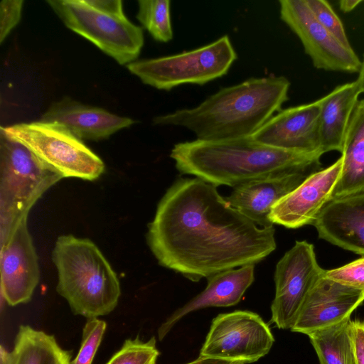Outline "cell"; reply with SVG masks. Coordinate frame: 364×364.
<instances>
[{
  "label": "cell",
  "mask_w": 364,
  "mask_h": 364,
  "mask_svg": "<svg viewBox=\"0 0 364 364\" xmlns=\"http://www.w3.org/2000/svg\"><path fill=\"white\" fill-rule=\"evenodd\" d=\"M11 353L14 364H68L72 358L54 336L28 325L19 326Z\"/></svg>",
  "instance_id": "cell-22"
},
{
  "label": "cell",
  "mask_w": 364,
  "mask_h": 364,
  "mask_svg": "<svg viewBox=\"0 0 364 364\" xmlns=\"http://www.w3.org/2000/svg\"><path fill=\"white\" fill-rule=\"evenodd\" d=\"M27 218L1 237V296L10 306L30 301L40 278Z\"/></svg>",
  "instance_id": "cell-12"
},
{
  "label": "cell",
  "mask_w": 364,
  "mask_h": 364,
  "mask_svg": "<svg viewBox=\"0 0 364 364\" xmlns=\"http://www.w3.org/2000/svg\"><path fill=\"white\" fill-rule=\"evenodd\" d=\"M323 154L279 149L252 136L176 144L170 157L176 168L216 186L232 188L244 183L296 169L320 165Z\"/></svg>",
  "instance_id": "cell-3"
},
{
  "label": "cell",
  "mask_w": 364,
  "mask_h": 364,
  "mask_svg": "<svg viewBox=\"0 0 364 364\" xmlns=\"http://www.w3.org/2000/svg\"><path fill=\"white\" fill-rule=\"evenodd\" d=\"M274 342L270 328L259 314L237 310L213 320L199 357L251 363L267 355Z\"/></svg>",
  "instance_id": "cell-9"
},
{
  "label": "cell",
  "mask_w": 364,
  "mask_h": 364,
  "mask_svg": "<svg viewBox=\"0 0 364 364\" xmlns=\"http://www.w3.org/2000/svg\"><path fill=\"white\" fill-rule=\"evenodd\" d=\"M280 18L301 41L314 66L320 70L358 73L361 61L315 18L305 0H280Z\"/></svg>",
  "instance_id": "cell-11"
},
{
  "label": "cell",
  "mask_w": 364,
  "mask_h": 364,
  "mask_svg": "<svg viewBox=\"0 0 364 364\" xmlns=\"http://www.w3.org/2000/svg\"><path fill=\"white\" fill-rule=\"evenodd\" d=\"M363 0H341L339 1V8L344 13L353 11Z\"/></svg>",
  "instance_id": "cell-32"
},
{
  "label": "cell",
  "mask_w": 364,
  "mask_h": 364,
  "mask_svg": "<svg viewBox=\"0 0 364 364\" xmlns=\"http://www.w3.org/2000/svg\"><path fill=\"white\" fill-rule=\"evenodd\" d=\"M255 265L247 264L218 272L207 279L205 289L162 323L158 337L162 341L175 324L188 314L207 307H228L237 304L255 279Z\"/></svg>",
  "instance_id": "cell-18"
},
{
  "label": "cell",
  "mask_w": 364,
  "mask_h": 364,
  "mask_svg": "<svg viewBox=\"0 0 364 364\" xmlns=\"http://www.w3.org/2000/svg\"><path fill=\"white\" fill-rule=\"evenodd\" d=\"M361 93L364 92V60L361 63V67L358 72V77L356 80Z\"/></svg>",
  "instance_id": "cell-35"
},
{
  "label": "cell",
  "mask_w": 364,
  "mask_h": 364,
  "mask_svg": "<svg viewBox=\"0 0 364 364\" xmlns=\"http://www.w3.org/2000/svg\"><path fill=\"white\" fill-rule=\"evenodd\" d=\"M146 240L160 265L192 282L255 264L277 247L274 226H258L218 186L196 177L179 178L166 191Z\"/></svg>",
  "instance_id": "cell-1"
},
{
  "label": "cell",
  "mask_w": 364,
  "mask_h": 364,
  "mask_svg": "<svg viewBox=\"0 0 364 364\" xmlns=\"http://www.w3.org/2000/svg\"><path fill=\"white\" fill-rule=\"evenodd\" d=\"M317 19L344 46L353 48L347 37L342 21L331 4L326 0H305Z\"/></svg>",
  "instance_id": "cell-27"
},
{
  "label": "cell",
  "mask_w": 364,
  "mask_h": 364,
  "mask_svg": "<svg viewBox=\"0 0 364 364\" xmlns=\"http://www.w3.org/2000/svg\"><path fill=\"white\" fill-rule=\"evenodd\" d=\"M321 100L281 109L252 137L285 150L321 154L319 141Z\"/></svg>",
  "instance_id": "cell-15"
},
{
  "label": "cell",
  "mask_w": 364,
  "mask_h": 364,
  "mask_svg": "<svg viewBox=\"0 0 364 364\" xmlns=\"http://www.w3.org/2000/svg\"><path fill=\"white\" fill-rule=\"evenodd\" d=\"M159 355L154 336L147 341L136 336L127 339L106 364H156Z\"/></svg>",
  "instance_id": "cell-25"
},
{
  "label": "cell",
  "mask_w": 364,
  "mask_h": 364,
  "mask_svg": "<svg viewBox=\"0 0 364 364\" xmlns=\"http://www.w3.org/2000/svg\"><path fill=\"white\" fill-rule=\"evenodd\" d=\"M91 6L114 14H124L122 1L120 0H87Z\"/></svg>",
  "instance_id": "cell-31"
},
{
  "label": "cell",
  "mask_w": 364,
  "mask_h": 364,
  "mask_svg": "<svg viewBox=\"0 0 364 364\" xmlns=\"http://www.w3.org/2000/svg\"><path fill=\"white\" fill-rule=\"evenodd\" d=\"M40 120L59 123L80 139L94 141L107 139L135 122L131 118L83 105L69 97L53 103Z\"/></svg>",
  "instance_id": "cell-19"
},
{
  "label": "cell",
  "mask_w": 364,
  "mask_h": 364,
  "mask_svg": "<svg viewBox=\"0 0 364 364\" xmlns=\"http://www.w3.org/2000/svg\"><path fill=\"white\" fill-rule=\"evenodd\" d=\"M289 87L284 76L250 78L220 90L195 107L159 115L152 122L184 127L204 141L252 136L281 110Z\"/></svg>",
  "instance_id": "cell-2"
},
{
  "label": "cell",
  "mask_w": 364,
  "mask_h": 364,
  "mask_svg": "<svg viewBox=\"0 0 364 364\" xmlns=\"http://www.w3.org/2000/svg\"><path fill=\"white\" fill-rule=\"evenodd\" d=\"M228 36L198 48L156 58L135 60L127 68L143 83L170 90L183 84L205 85L225 75L237 59Z\"/></svg>",
  "instance_id": "cell-6"
},
{
  "label": "cell",
  "mask_w": 364,
  "mask_h": 364,
  "mask_svg": "<svg viewBox=\"0 0 364 364\" xmlns=\"http://www.w3.org/2000/svg\"><path fill=\"white\" fill-rule=\"evenodd\" d=\"M352 335L356 364H364V321H352Z\"/></svg>",
  "instance_id": "cell-30"
},
{
  "label": "cell",
  "mask_w": 364,
  "mask_h": 364,
  "mask_svg": "<svg viewBox=\"0 0 364 364\" xmlns=\"http://www.w3.org/2000/svg\"><path fill=\"white\" fill-rule=\"evenodd\" d=\"M63 178L93 181L105 171L102 159L65 126L43 121L1 127Z\"/></svg>",
  "instance_id": "cell-8"
},
{
  "label": "cell",
  "mask_w": 364,
  "mask_h": 364,
  "mask_svg": "<svg viewBox=\"0 0 364 364\" xmlns=\"http://www.w3.org/2000/svg\"><path fill=\"white\" fill-rule=\"evenodd\" d=\"M136 18L159 42L167 43L173 39L171 20V1L139 0Z\"/></svg>",
  "instance_id": "cell-24"
},
{
  "label": "cell",
  "mask_w": 364,
  "mask_h": 364,
  "mask_svg": "<svg viewBox=\"0 0 364 364\" xmlns=\"http://www.w3.org/2000/svg\"><path fill=\"white\" fill-rule=\"evenodd\" d=\"M312 225L321 239L364 255V192L331 199Z\"/></svg>",
  "instance_id": "cell-17"
},
{
  "label": "cell",
  "mask_w": 364,
  "mask_h": 364,
  "mask_svg": "<svg viewBox=\"0 0 364 364\" xmlns=\"http://www.w3.org/2000/svg\"><path fill=\"white\" fill-rule=\"evenodd\" d=\"M342 166L341 156L330 166L310 174L272 207L269 216L271 223L287 228L312 225L323 207L331 200Z\"/></svg>",
  "instance_id": "cell-13"
},
{
  "label": "cell",
  "mask_w": 364,
  "mask_h": 364,
  "mask_svg": "<svg viewBox=\"0 0 364 364\" xmlns=\"http://www.w3.org/2000/svg\"><path fill=\"white\" fill-rule=\"evenodd\" d=\"M62 178L59 172L0 129V236L28 218L36 201Z\"/></svg>",
  "instance_id": "cell-5"
},
{
  "label": "cell",
  "mask_w": 364,
  "mask_h": 364,
  "mask_svg": "<svg viewBox=\"0 0 364 364\" xmlns=\"http://www.w3.org/2000/svg\"><path fill=\"white\" fill-rule=\"evenodd\" d=\"M67 28L92 42L121 65L138 58L144 45L143 30L125 14L98 9L87 0L46 1Z\"/></svg>",
  "instance_id": "cell-7"
},
{
  "label": "cell",
  "mask_w": 364,
  "mask_h": 364,
  "mask_svg": "<svg viewBox=\"0 0 364 364\" xmlns=\"http://www.w3.org/2000/svg\"><path fill=\"white\" fill-rule=\"evenodd\" d=\"M0 364H14L12 353L3 346L0 347Z\"/></svg>",
  "instance_id": "cell-34"
},
{
  "label": "cell",
  "mask_w": 364,
  "mask_h": 364,
  "mask_svg": "<svg viewBox=\"0 0 364 364\" xmlns=\"http://www.w3.org/2000/svg\"><path fill=\"white\" fill-rule=\"evenodd\" d=\"M52 259L58 272L56 290L75 315L97 318L116 308L121 294L119 280L92 241L61 235Z\"/></svg>",
  "instance_id": "cell-4"
},
{
  "label": "cell",
  "mask_w": 364,
  "mask_h": 364,
  "mask_svg": "<svg viewBox=\"0 0 364 364\" xmlns=\"http://www.w3.org/2000/svg\"><path fill=\"white\" fill-rule=\"evenodd\" d=\"M307 336L320 364H356L350 318Z\"/></svg>",
  "instance_id": "cell-23"
},
{
  "label": "cell",
  "mask_w": 364,
  "mask_h": 364,
  "mask_svg": "<svg viewBox=\"0 0 364 364\" xmlns=\"http://www.w3.org/2000/svg\"><path fill=\"white\" fill-rule=\"evenodd\" d=\"M363 301V290L329 279L323 274L307 296L291 331L308 335L341 323L350 318Z\"/></svg>",
  "instance_id": "cell-14"
},
{
  "label": "cell",
  "mask_w": 364,
  "mask_h": 364,
  "mask_svg": "<svg viewBox=\"0 0 364 364\" xmlns=\"http://www.w3.org/2000/svg\"><path fill=\"white\" fill-rule=\"evenodd\" d=\"M318 166L296 169L252 181L233 188L228 202L262 228L273 226L269 216L272 207L297 188Z\"/></svg>",
  "instance_id": "cell-16"
},
{
  "label": "cell",
  "mask_w": 364,
  "mask_h": 364,
  "mask_svg": "<svg viewBox=\"0 0 364 364\" xmlns=\"http://www.w3.org/2000/svg\"><path fill=\"white\" fill-rule=\"evenodd\" d=\"M324 275L343 285L364 291V257L338 268L326 270Z\"/></svg>",
  "instance_id": "cell-28"
},
{
  "label": "cell",
  "mask_w": 364,
  "mask_h": 364,
  "mask_svg": "<svg viewBox=\"0 0 364 364\" xmlns=\"http://www.w3.org/2000/svg\"><path fill=\"white\" fill-rule=\"evenodd\" d=\"M107 323L97 318H87L76 357L68 364H92L105 332Z\"/></svg>",
  "instance_id": "cell-26"
},
{
  "label": "cell",
  "mask_w": 364,
  "mask_h": 364,
  "mask_svg": "<svg viewBox=\"0 0 364 364\" xmlns=\"http://www.w3.org/2000/svg\"><path fill=\"white\" fill-rule=\"evenodd\" d=\"M230 362L222 359L198 357L196 360L186 364H230Z\"/></svg>",
  "instance_id": "cell-33"
},
{
  "label": "cell",
  "mask_w": 364,
  "mask_h": 364,
  "mask_svg": "<svg viewBox=\"0 0 364 364\" xmlns=\"http://www.w3.org/2000/svg\"><path fill=\"white\" fill-rule=\"evenodd\" d=\"M360 93L355 80L338 85L320 98L319 141L323 154L331 151L342 152L347 128Z\"/></svg>",
  "instance_id": "cell-20"
},
{
  "label": "cell",
  "mask_w": 364,
  "mask_h": 364,
  "mask_svg": "<svg viewBox=\"0 0 364 364\" xmlns=\"http://www.w3.org/2000/svg\"><path fill=\"white\" fill-rule=\"evenodd\" d=\"M341 156V175L331 199L364 192V99L358 100L351 115Z\"/></svg>",
  "instance_id": "cell-21"
},
{
  "label": "cell",
  "mask_w": 364,
  "mask_h": 364,
  "mask_svg": "<svg viewBox=\"0 0 364 364\" xmlns=\"http://www.w3.org/2000/svg\"><path fill=\"white\" fill-rule=\"evenodd\" d=\"M230 364H246V363L241 360H234V361H231Z\"/></svg>",
  "instance_id": "cell-36"
},
{
  "label": "cell",
  "mask_w": 364,
  "mask_h": 364,
  "mask_svg": "<svg viewBox=\"0 0 364 364\" xmlns=\"http://www.w3.org/2000/svg\"><path fill=\"white\" fill-rule=\"evenodd\" d=\"M23 1L2 0L0 3V43L18 25L21 18Z\"/></svg>",
  "instance_id": "cell-29"
},
{
  "label": "cell",
  "mask_w": 364,
  "mask_h": 364,
  "mask_svg": "<svg viewBox=\"0 0 364 364\" xmlns=\"http://www.w3.org/2000/svg\"><path fill=\"white\" fill-rule=\"evenodd\" d=\"M314 245L296 241L277 262L274 272L275 295L271 304V321L279 329H291L311 289L323 275Z\"/></svg>",
  "instance_id": "cell-10"
}]
</instances>
